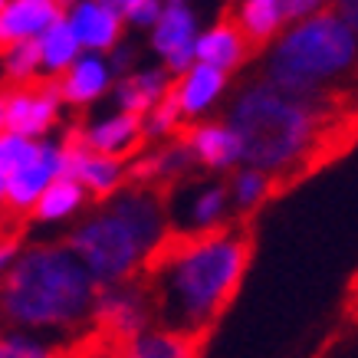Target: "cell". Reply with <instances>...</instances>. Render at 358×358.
Returning <instances> with one entry per match:
<instances>
[{
	"label": "cell",
	"instance_id": "32",
	"mask_svg": "<svg viewBox=\"0 0 358 358\" xmlns=\"http://www.w3.org/2000/svg\"><path fill=\"white\" fill-rule=\"evenodd\" d=\"M7 131V86H0V135Z\"/></svg>",
	"mask_w": 358,
	"mask_h": 358
},
{
	"label": "cell",
	"instance_id": "4",
	"mask_svg": "<svg viewBox=\"0 0 358 358\" xmlns=\"http://www.w3.org/2000/svg\"><path fill=\"white\" fill-rule=\"evenodd\" d=\"M358 76V33L342 17V10H319L273 46L266 59V76L276 86L299 92L348 89L338 79ZM358 86V83H352Z\"/></svg>",
	"mask_w": 358,
	"mask_h": 358
},
{
	"label": "cell",
	"instance_id": "20",
	"mask_svg": "<svg viewBox=\"0 0 358 358\" xmlns=\"http://www.w3.org/2000/svg\"><path fill=\"white\" fill-rule=\"evenodd\" d=\"M237 17L243 23V30L250 33V40L257 43V50H263L266 40L286 20V7H282V0H243Z\"/></svg>",
	"mask_w": 358,
	"mask_h": 358
},
{
	"label": "cell",
	"instance_id": "16",
	"mask_svg": "<svg viewBox=\"0 0 358 358\" xmlns=\"http://www.w3.org/2000/svg\"><path fill=\"white\" fill-rule=\"evenodd\" d=\"M59 89H63V102L83 109L109 89V66L99 56H79L66 73H59Z\"/></svg>",
	"mask_w": 358,
	"mask_h": 358
},
{
	"label": "cell",
	"instance_id": "23",
	"mask_svg": "<svg viewBox=\"0 0 358 358\" xmlns=\"http://www.w3.org/2000/svg\"><path fill=\"white\" fill-rule=\"evenodd\" d=\"M36 145H40V141L27 138V135H17V131H3V135H0V197L7 191L10 174L36 152Z\"/></svg>",
	"mask_w": 358,
	"mask_h": 358
},
{
	"label": "cell",
	"instance_id": "18",
	"mask_svg": "<svg viewBox=\"0 0 358 358\" xmlns=\"http://www.w3.org/2000/svg\"><path fill=\"white\" fill-rule=\"evenodd\" d=\"M86 197V187L79 185L73 174H59L53 185L46 187L36 207H33V220H63L69 214H76L79 204Z\"/></svg>",
	"mask_w": 358,
	"mask_h": 358
},
{
	"label": "cell",
	"instance_id": "24",
	"mask_svg": "<svg viewBox=\"0 0 358 358\" xmlns=\"http://www.w3.org/2000/svg\"><path fill=\"white\" fill-rule=\"evenodd\" d=\"M227 201H230L227 185L201 187V194H197L194 204H191V227H210V224H220V220H224V210H227Z\"/></svg>",
	"mask_w": 358,
	"mask_h": 358
},
{
	"label": "cell",
	"instance_id": "25",
	"mask_svg": "<svg viewBox=\"0 0 358 358\" xmlns=\"http://www.w3.org/2000/svg\"><path fill=\"white\" fill-rule=\"evenodd\" d=\"M0 358H56V348L23 332H10V336H0Z\"/></svg>",
	"mask_w": 358,
	"mask_h": 358
},
{
	"label": "cell",
	"instance_id": "12",
	"mask_svg": "<svg viewBox=\"0 0 358 358\" xmlns=\"http://www.w3.org/2000/svg\"><path fill=\"white\" fill-rule=\"evenodd\" d=\"M174 138L191 145L197 162L207 168H234L240 162V138L237 131L224 122H181Z\"/></svg>",
	"mask_w": 358,
	"mask_h": 358
},
{
	"label": "cell",
	"instance_id": "34",
	"mask_svg": "<svg viewBox=\"0 0 358 358\" xmlns=\"http://www.w3.org/2000/svg\"><path fill=\"white\" fill-rule=\"evenodd\" d=\"M3 3H7V0H0V10H3Z\"/></svg>",
	"mask_w": 358,
	"mask_h": 358
},
{
	"label": "cell",
	"instance_id": "8",
	"mask_svg": "<svg viewBox=\"0 0 358 358\" xmlns=\"http://www.w3.org/2000/svg\"><path fill=\"white\" fill-rule=\"evenodd\" d=\"M257 53H260V50H257V43L250 40V33L243 30L240 17L230 10V3H227V10L220 13V20L194 43L197 59H201V63L217 66V69H224V73L240 69V66L247 63V59H253Z\"/></svg>",
	"mask_w": 358,
	"mask_h": 358
},
{
	"label": "cell",
	"instance_id": "28",
	"mask_svg": "<svg viewBox=\"0 0 358 358\" xmlns=\"http://www.w3.org/2000/svg\"><path fill=\"white\" fill-rule=\"evenodd\" d=\"M326 0H282V7H286V20H299L306 13L319 10Z\"/></svg>",
	"mask_w": 358,
	"mask_h": 358
},
{
	"label": "cell",
	"instance_id": "10",
	"mask_svg": "<svg viewBox=\"0 0 358 358\" xmlns=\"http://www.w3.org/2000/svg\"><path fill=\"white\" fill-rule=\"evenodd\" d=\"M194 13L181 0H171L162 10V17L155 20L152 46L162 53L164 66L171 73H185L191 66V56H194Z\"/></svg>",
	"mask_w": 358,
	"mask_h": 358
},
{
	"label": "cell",
	"instance_id": "15",
	"mask_svg": "<svg viewBox=\"0 0 358 358\" xmlns=\"http://www.w3.org/2000/svg\"><path fill=\"white\" fill-rule=\"evenodd\" d=\"M224 86H227V73L210 63H201V59H197V66H187L185 73L174 79V92H178L185 115H201L224 92Z\"/></svg>",
	"mask_w": 358,
	"mask_h": 358
},
{
	"label": "cell",
	"instance_id": "7",
	"mask_svg": "<svg viewBox=\"0 0 358 358\" xmlns=\"http://www.w3.org/2000/svg\"><path fill=\"white\" fill-rule=\"evenodd\" d=\"M59 145H63V152H66V174H73L92 197L102 201V197H109L115 187H122L125 171H122L119 158L89 148L86 141H83V125L66 129Z\"/></svg>",
	"mask_w": 358,
	"mask_h": 358
},
{
	"label": "cell",
	"instance_id": "9",
	"mask_svg": "<svg viewBox=\"0 0 358 358\" xmlns=\"http://www.w3.org/2000/svg\"><path fill=\"white\" fill-rule=\"evenodd\" d=\"M66 0H7L0 10V53L23 40H40L56 20H63Z\"/></svg>",
	"mask_w": 358,
	"mask_h": 358
},
{
	"label": "cell",
	"instance_id": "11",
	"mask_svg": "<svg viewBox=\"0 0 358 358\" xmlns=\"http://www.w3.org/2000/svg\"><path fill=\"white\" fill-rule=\"evenodd\" d=\"M204 332H178V329L148 326L135 338L119 342L122 358H201L207 345Z\"/></svg>",
	"mask_w": 358,
	"mask_h": 358
},
{
	"label": "cell",
	"instance_id": "19",
	"mask_svg": "<svg viewBox=\"0 0 358 358\" xmlns=\"http://www.w3.org/2000/svg\"><path fill=\"white\" fill-rule=\"evenodd\" d=\"M79 36L73 33V27H69V20H56L50 30L40 36V50H43V69L46 73H53V76H59V73H66L69 66L79 59Z\"/></svg>",
	"mask_w": 358,
	"mask_h": 358
},
{
	"label": "cell",
	"instance_id": "14",
	"mask_svg": "<svg viewBox=\"0 0 358 358\" xmlns=\"http://www.w3.org/2000/svg\"><path fill=\"white\" fill-rule=\"evenodd\" d=\"M69 27L79 36V43L99 53V50H115L122 33V13L106 7L102 0H79L73 3L69 13Z\"/></svg>",
	"mask_w": 358,
	"mask_h": 358
},
{
	"label": "cell",
	"instance_id": "1",
	"mask_svg": "<svg viewBox=\"0 0 358 358\" xmlns=\"http://www.w3.org/2000/svg\"><path fill=\"white\" fill-rule=\"evenodd\" d=\"M250 257L253 224L250 214H240L210 227L168 230L131 282L148 299L155 326L210 336L237 299Z\"/></svg>",
	"mask_w": 358,
	"mask_h": 358
},
{
	"label": "cell",
	"instance_id": "2",
	"mask_svg": "<svg viewBox=\"0 0 358 358\" xmlns=\"http://www.w3.org/2000/svg\"><path fill=\"white\" fill-rule=\"evenodd\" d=\"M99 282L69 243L23 250L0 276V322L13 329H83L92 322Z\"/></svg>",
	"mask_w": 358,
	"mask_h": 358
},
{
	"label": "cell",
	"instance_id": "30",
	"mask_svg": "<svg viewBox=\"0 0 358 358\" xmlns=\"http://www.w3.org/2000/svg\"><path fill=\"white\" fill-rule=\"evenodd\" d=\"M338 10H342V17L352 23V30L358 33V0H338Z\"/></svg>",
	"mask_w": 358,
	"mask_h": 358
},
{
	"label": "cell",
	"instance_id": "22",
	"mask_svg": "<svg viewBox=\"0 0 358 358\" xmlns=\"http://www.w3.org/2000/svg\"><path fill=\"white\" fill-rule=\"evenodd\" d=\"M230 194H234V201H237L240 214H253L263 201H270V197H273L270 174L260 171V168H247V171H240L237 178H234Z\"/></svg>",
	"mask_w": 358,
	"mask_h": 358
},
{
	"label": "cell",
	"instance_id": "13",
	"mask_svg": "<svg viewBox=\"0 0 358 358\" xmlns=\"http://www.w3.org/2000/svg\"><path fill=\"white\" fill-rule=\"evenodd\" d=\"M83 141H86L89 148H96V152L125 162L129 155H138L141 148H145L148 129L141 125V115H135V112H119V115H112V119H102V122H96V125L83 129Z\"/></svg>",
	"mask_w": 358,
	"mask_h": 358
},
{
	"label": "cell",
	"instance_id": "27",
	"mask_svg": "<svg viewBox=\"0 0 358 358\" xmlns=\"http://www.w3.org/2000/svg\"><path fill=\"white\" fill-rule=\"evenodd\" d=\"M158 17H162V3H158V0H138V3L125 13V20H129L131 27H148V23H155Z\"/></svg>",
	"mask_w": 358,
	"mask_h": 358
},
{
	"label": "cell",
	"instance_id": "21",
	"mask_svg": "<svg viewBox=\"0 0 358 358\" xmlns=\"http://www.w3.org/2000/svg\"><path fill=\"white\" fill-rule=\"evenodd\" d=\"M0 69H3V83H27V79L40 76L43 69L40 40H23V43L7 46L0 53Z\"/></svg>",
	"mask_w": 358,
	"mask_h": 358
},
{
	"label": "cell",
	"instance_id": "5",
	"mask_svg": "<svg viewBox=\"0 0 358 358\" xmlns=\"http://www.w3.org/2000/svg\"><path fill=\"white\" fill-rule=\"evenodd\" d=\"M59 174H66V152L59 141H40L36 152L10 174L7 191L0 197V224L10 227H27L33 217V207L46 187L53 185Z\"/></svg>",
	"mask_w": 358,
	"mask_h": 358
},
{
	"label": "cell",
	"instance_id": "6",
	"mask_svg": "<svg viewBox=\"0 0 358 358\" xmlns=\"http://www.w3.org/2000/svg\"><path fill=\"white\" fill-rule=\"evenodd\" d=\"M7 86V131L36 138L56 125L63 89L59 76H33L27 83H3Z\"/></svg>",
	"mask_w": 358,
	"mask_h": 358
},
{
	"label": "cell",
	"instance_id": "31",
	"mask_svg": "<svg viewBox=\"0 0 358 358\" xmlns=\"http://www.w3.org/2000/svg\"><path fill=\"white\" fill-rule=\"evenodd\" d=\"M102 3H106V7H112L115 13H122V17H125V13H129L131 7L138 3V0H102Z\"/></svg>",
	"mask_w": 358,
	"mask_h": 358
},
{
	"label": "cell",
	"instance_id": "35",
	"mask_svg": "<svg viewBox=\"0 0 358 358\" xmlns=\"http://www.w3.org/2000/svg\"><path fill=\"white\" fill-rule=\"evenodd\" d=\"M227 3H234V0H227Z\"/></svg>",
	"mask_w": 358,
	"mask_h": 358
},
{
	"label": "cell",
	"instance_id": "29",
	"mask_svg": "<svg viewBox=\"0 0 358 358\" xmlns=\"http://www.w3.org/2000/svg\"><path fill=\"white\" fill-rule=\"evenodd\" d=\"M131 66V46H115L112 50V69H129Z\"/></svg>",
	"mask_w": 358,
	"mask_h": 358
},
{
	"label": "cell",
	"instance_id": "33",
	"mask_svg": "<svg viewBox=\"0 0 358 358\" xmlns=\"http://www.w3.org/2000/svg\"><path fill=\"white\" fill-rule=\"evenodd\" d=\"M56 358H69V355H63V352H59V348H56Z\"/></svg>",
	"mask_w": 358,
	"mask_h": 358
},
{
	"label": "cell",
	"instance_id": "26",
	"mask_svg": "<svg viewBox=\"0 0 358 358\" xmlns=\"http://www.w3.org/2000/svg\"><path fill=\"white\" fill-rule=\"evenodd\" d=\"M27 227H10V224H0V276L10 270V263L20 257V243Z\"/></svg>",
	"mask_w": 358,
	"mask_h": 358
},
{
	"label": "cell",
	"instance_id": "17",
	"mask_svg": "<svg viewBox=\"0 0 358 358\" xmlns=\"http://www.w3.org/2000/svg\"><path fill=\"white\" fill-rule=\"evenodd\" d=\"M171 86V76L168 69H148V73H135V76H125L119 86V106L125 112H135V115H145L155 102L168 92Z\"/></svg>",
	"mask_w": 358,
	"mask_h": 358
},
{
	"label": "cell",
	"instance_id": "3",
	"mask_svg": "<svg viewBox=\"0 0 358 358\" xmlns=\"http://www.w3.org/2000/svg\"><path fill=\"white\" fill-rule=\"evenodd\" d=\"M171 187L168 185H131L112 204H106L96 217L69 234V247L76 250L89 273L96 276L99 289L129 282L138 273L148 250L164 237Z\"/></svg>",
	"mask_w": 358,
	"mask_h": 358
}]
</instances>
